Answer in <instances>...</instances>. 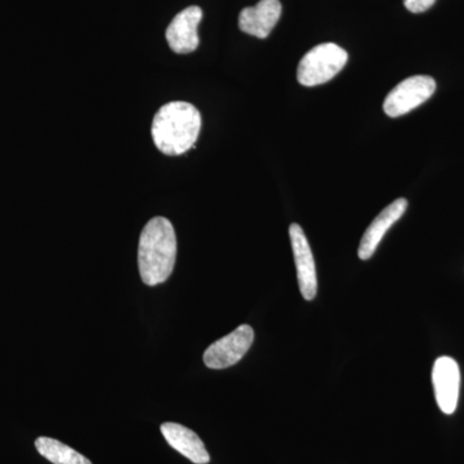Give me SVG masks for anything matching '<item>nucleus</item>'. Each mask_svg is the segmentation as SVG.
<instances>
[{"label":"nucleus","mask_w":464,"mask_h":464,"mask_svg":"<svg viewBox=\"0 0 464 464\" xmlns=\"http://www.w3.org/2000/svg\"><path fill=\"white\" fill-rule=\"evenodd\" d=\"M177 239L173 225L164 217H154L143 227L139 244V270L149 286L167 282L176 265Z\"/></svg>","instance_id":"obj_1"},{"label":"nucleus","mask_w":464,"mask_h":464,"mask_svg":"<svg viewBox=\"0 0 464 464\" xmlns=\"http://www.w3.org/2000/svg\"><path fill=\"white\" fill-rule=\"evenodd\" d=\"M200 130L199 110L191 103L174 101L159 109L152 121L151 136L159 151L174 157L195 145Z\"/></svg>","instance_id":"obj_2"},{"label":"nucleus","mask_w":464,"mask_h":464,"mask_svg":"<svg viewBox=\"0 0 464 464\" xmlns=\"http://www.w3.org/2000/svg\"><path fill=\"white\" fill-rule=\"evenodd\" d=\"M348 61L347 52L334 43H324L308 51L298 65L297 79L304 87L332 81L340 74Z\"/></svg>","instance_id":"obj_3"},{"label":"nucleus","mask_w":464,"mask_h":464,"mask_svg":"<svg viewBox=\"0 0 464 464\" xmlns=\"http://www.w3.org/2000/svg\"><path fill=\"white\" fill-rule=\"evenodd\" d=\"M436 82L431 76L417 75L405 79L390 92L383 103L384 112L391 118L408 114L431 99Z\"/></svg>","instance_id":"obj_4"},{"label":"nucleus","mask_w":464,"mask_h":464,"mask_svg":"<svg viewBox=\"0 0 464 464\" xmlns=\"http://www.w3.org/2000/svg\"><path fill=\"white\" fill-rule=\"evenodd\" d=\"M255 341L252 326L240 325L230 334L210 344L204 353V364L210 369H225L237 364Z\"/></svg>","instance_id":"obj_5"},{"label":"nucleus","mask_w":464,"mask_h":464,"mask_svg":"<svg viewBox=\"0 0 464 464\" xmlns=\"http://www.w3.org/2000/svg\"><path fill=\"white\" fill-rule=\"evenodd\" d=\"M432 383L435 398L442 413L453 414L459 400L460 371L456 360L439 357L433 364Z\"/></svg>","instance_id":"obj_6"},{"label":"nucleus","mask_w":464,"mask_h":464,"mask_svg":"<svg viewBox=\"0 0 464 464\" xmlns=\"http://www.w3.org/2000/svg\"><path fill=\"white\" fill-rule=\"evenodd\" d=\"M290 243L297 268L298 285L306 301H313L317 293V275L313 250L301 226L293 224L289 227Z\"/></svg>","instance_id":"obj_7"},{"label":"nucleus","mask_w":464,"mask_h":464,"mask_svg":"<svg viewBox=\"0 0 464 464\" xmlns=\"http://www.w3.org/2000/svg\"><path fill=\"white\" fill-rule=\"evenodd\" d=\"M201 18H203V11L197 5L183 9L173 18L172 23L168 26L166 36L168 44L174 53H191L199 47L198 26Z\"/></svg>","instance_id":"obj_8"},{"label":"nucleus","mask_w":464,"mask_h":464,"mask_svg":"<svg viewBox=\"0 0 464 464\" xmlns=\"http://www.w3.org/2000/svg\"><path fill=\"white\" fill-rule=\"evenodd\" d=\"M282 16V3L279 0H261L255 7L244 8L240 12L241 32L256 38L265 39L270 35Z\"/></svg>","instance_id":"obj_9"},{"label":"nucleus","mask_w":464,"mask_h":464,"mask_svg":"<svg viewBox=\"0 0 464 464\" xmlns=\"http://www.w3.org/2000/svg\"><path fill=\"white\" fill-rule=\"evenodd\" d=\"M406 208H408V200L402 199L401 198V199L391 203L386 209L382 210L380 215L377 216V218L366 228L364 237H362V241H360V259L366 261V259L373 257L375 250H377L378 246H380L384 235H386V232L389 231L400 218H401L402 215L405 213Z\"/></svg>","instance_id":"obj_10"},{"label":"nucleus","mask_w":464,"mask_h":464,"mask_svg":"<svg viewBox=\"0 0 464 464\" xmlns=\"http://www.w3.org/2000/svg\"><path fill=\"white\" fill-rule=\"evenodd\" d=\"M160 430L168 444L174 450L181 453L183 457L190 459L192 463H209L210 457L207 451L206 445L201 441L199 436L191 431L190 429L182 426V424L167 422L161 424Z\"/></svg>","instance_id":"obj_11"},{"label":"nucleus","mask_w":464,"mask_h":464,"mask_svg":"<svg viewBox=\"0 0 464 464\" xmlns=\"http://www.w3.org/2000/svg\"><path fill=\"white\" fill-rule=\"evenodd\" d=\"M35 448L42 457L53 464H92L90 459L58 440L39 438L35 441Z\"/></svg>","instance_id":"obj_12"},{"label":"nucleus","mask_w":464,"mask_h":464,"mask_svg":"<svg viewBox=\"0 0 464 464\" xmlns=\"http://www.w3.org/2000/svg\"><path fill=\"white\" fill-rule=\"evenodd\" d=\"M435 2L436 0H404V5L408 11L413 12V14H422L431 8Z\"/></svg>","instance_id":"obj_13"}]
</instances>
